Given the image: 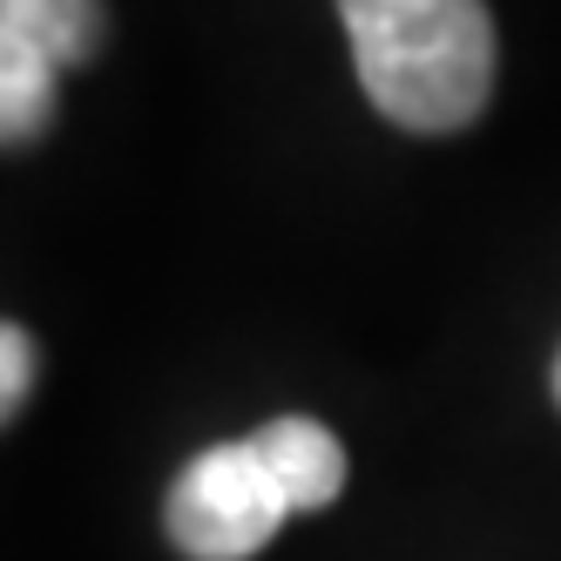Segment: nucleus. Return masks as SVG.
<instances>
[{
	"mask_svg": "<svg viewBox=\"0 0 561 561\" xmlns=\"http://www.w3.org/2000/svg\"><path fill=\"white\" fill-rule=\"evenodd\" d=\"M55 82L61 68L0 21V149H21L55 123Z\"/></svg>",
	"mask_w": 561,
	"mask_h": 561,
	"instance_id": "20e7f679",
	"label": "nucleus"
},
{
	"mask_svg": "<svg viewBox=\"0 0 561 561\" xmlns=\"http://www.w3.org/2000/svg\"><path fill=\"white\" fill-rule=\"evenodd\" d=\"M554 407H561V358H554Z\"/></svg>",
	"mask_w": 561,
	"mask_h": 561,
	"instance_id": "0eeeda50",
	"label": "nucleus"
},
{
	"mask_svg": "<svg viewBox=\"0 0 561 561\" xmlns=\"http://www.w3.org/2000/svg\"><path fill=\"white\" fill-rule=\"evenodd\" d=\"M277 520H291V507L251 439L204 447L170 488V541L190 561H251L277 535Z\"/></svg>",
	"mask_w": 561,
	"mask_h": 561,
	"instance_id": "f03ea898",
	"label": "nucleus"
},
{
	"mask_svg": "<svg viewBox=\"0 0 561 561\" xmlns=\"http://www.w3.org/2000/svg\"><path fill=\"white\" fill-rule=\"evenodd\" d=\"M373 108L413 136L467 129L494 89L488 0H339Z\"/></svg>",
	"mask_w": 561,
	"mask_h": 561,
	"instance_id": "f257e3e1",
	"label": "nucleus"
},
{
	"mask_svg": "<svg viewBox=\"0 0 561 561\" xmlns=\"http://www.w3.org/2000/svg\"><path fill=\"white\" fill-rule=\"evenodd\" d=\"M251 439V454L264 460V473L277 480V494H285L291 514H311V507H332L339 488H345V454L339 439L318 426V420H271Z\"/></svg>",
	"mask_w": 561,
	"mask_h": 561,
	"instance_id": "7ed1b4c3",
	"label": "nucleus"
},
{
	"mask_svg": "<svg viewBox=\"0 0 561 561\" xmlns=\"http://www.w3.org/2000/svg\"><path fill=\"white\" fill-rule=\"evenodd\" d=\"M27 386H34V339L21 325H0V426L21 413Z\"/></svg>",
	"mask_w": 561,
	"mask_h": 561,
	"instance_id": "423d86ee",
	"label": "nucleus"
},
{
	"mask_svg": "<svg viewBox=\"0 0 561 561\" xmlns=\"http://www.w3.org/2000/svg\"><path fill=\"white\" fill-rule=\"evenodd\" d=\"M0 21H8L14 34H27L61 75L82 68L102 48V27H108L102 0H0Z\"/></svg>",
	"mask_w": 561,
	"mask_h": 561,
	"instance_id": "39448f33",
	"label": "nucleus"
}]
</instances>
